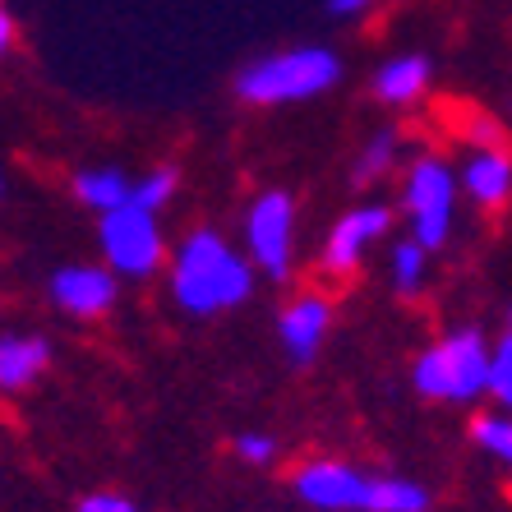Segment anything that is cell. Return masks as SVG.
<instances>
[{"mask_svg":"<svg viewBox=\"0 0 512 512\" xmlns=\"http://www.w3.org/2000/svg\"><path fill=\"white\" fill-rule=\"evenodd\" d=\"M250 263L231 250L217 231H194L176 254V268H171V296H176L180 310L190 314H217L231 310L250 296Z\"/></svg>","mask_w":512,"mask_h":512,"instance_id":"obj_1","label":"cell"},{"mask_svg":"<svg viewBox=\"0 0 512 512\" xmlns=\"http://www.w3.org/2000/svg\"><path fill=\"white\" fill-rule=\"evenodd\" d=\"M296 494L310 508L323 512H425L429 494L416 480H393V476H365L356 466L342 462H310L300 466Z\"/></svg>","mask_w":512,"mask_h":512,"instance_id":"obj_2","label":"cell"},{"mask_svg":"<svg viewBox=\"0 0 512 512\" xmlns=\"http://www.w3.org/2000/svg\"><path fill=\"white\" fill-rule=\"evenodd\" d=\"M342 79V60L328 47H291L277 56H263L245 65L236 79V93L254 107H277V102H305L319 97Z\"/></svg>","mask_w":512,"mask_h":512,"instance_id":"obj_3","label":"cell"},{"mask_svg":"<svg viewBox=\"0 0 512 512\" xmlns=\"http://www.w3.org/2000/svg\"><path fill=\"white\" fill-rule=\"evenodd\" d=\"M489 360L494 351L485 346V337L476 328H457L416 360V388L443 402H471L489 388Z\"/></svg>","mask_w":512,"mask_h":512,"instance_id":"obj_4","label":"cell"},{"mask_svg":"<svg viewBox=\"0 0 512 512\" xmlns=\"http://www.w3.org/2000/svg\"><path fill=\"white\" fill-rule=\"evenodd\" d=\"M102 254L116 273L125 277H148L162 263V231H157V213L125 203L116 213H102Z\"/></svg>","mask_w":512,"mask_h":512,"instance_id":"obj_5","label":"cell"},{"mask_svg":"<svg viewBox=\"0 0 512 512\" xmlns=\"http://www.w3.org/2000/svg\"><path fill=\"white\" fill-rule=\"evenodd\" d=\"M453 194L457 180L453 171L434 162V157H420L411 176H406V213H411V227H416V240L425 250H439L448 240V227H453Z\"/></svg>","mask_w":512,"mask_h":512,"instance_id":"obj_6","label":"cell"},{"mask_svg":"<svg viewBox=\"0 0 512 512\" xmlns=\"http://www.w3.org/2000/svg\"><path fill=\"white\" fill-rule=\"evenodd\" d=\"M291 222H296V208L286 194H259L245 217V240H250V254L259 259V268L268 277H286L291 268Z\"/></svg>","mask_w":512,"mask_h":512,"instance_id":"obj_7","label":"cell"},{"mask_svg":"<svg viewBox=\"0 0 512 512\" xmlns=\"http://www.w3.org/2000/svg\"><path fill=\"white\" fill-rule=\"evenodd\" d=\"M388 231V208H379V203H365V208H351V213L342 217L333 227V236H328V268H337V273H346V268H356L360 254L370 250L374 240Z\"/></svg>","mask_w":512,"mask_h":512,"instance_id":"obj_8","label":"cell"},{"mask_svg":"<svg viewBox=\"0 0 512 512\" xmlns=\"http://www.w3.org/2000/svg\"><path fill=\"white\" fill-rule=\"evenodd\" d=\"M51 296H56L60 310L79 314V319H93V314L111 310L116 277L102 273V268H60V273L51 277Z\"/></svg>","mask_w":512,"mask_h":512,"instance_id":"obj_9","label":"cell"},{"mask_svg":"<svg viewBox=\"0 0 512 512\" xmlns=\"http://www.w3.org/2000/svg\"><path fill=\"white\" fill-rule=\"evenodd\" d=\"M328 323H333V310H328L319 296L296 300V305L282 314V323H277V333H282V346L291 351V360H300V365L314 360V351L323 346V333H328Z\"/></svg>","mask_w":512,"mask_h":512,"instance_id":"obj_10","label":"cell"},{"mask_svg":"<svg viewBox=\"0 0 512 512\" xmlns=\"http://www.w3.org/2000/svg\"><path fill=\"white\" fill-rule=\"evenodd\" d=\"M51 365V346L42 337H5L0 342V388H24Z\"/></svg>","mask_w":512,"mask_h":512,"instance_id":"obj_11","label":"cell"},{"mask_svg":"<svg viewBox=\"0 0 512 512\" xmlns=\"http://www.w3.org/2000/svg\"><path fill=\"white\" fill-rule=\"evenodd\" d=\"M462 185H466V194H471L476 203L508 199V190H512V162H508V157H499V153L471 157V162H466V171H462Z\"/></svg>","mask_w":512,"mask_h":512,"instance_id":"obj_12","label":"cell"},{"mask_svg":"<svg viewBox=\"0 0 512 512\" xmlns=\"http://www.w3.org/2000/svg\"><path fill=\"white\" fill-rule=\"evenodd\" d=\"M429 84V60L425 56H397L374 74V93L383 102H411L420 97V88Z\"/></svg>","mask_w":512,"mask_h":512,"instance_id":"obj_13","label":"cell"},{"mask_svg":"<svg viewBox=\"0 0 512 512\" xmlns=\"http://www.w3.org/2000/svg\"><path fill=\"white\" fill-rule=\"evenodd\" d=\"M74 194H79L88 208H97V213H116V208H125V203L134 199V180L116 167L84 171V176L74 180Z\"/></svg>","mask_w":512,"mask_h":512,"instance_id":"obj_14","label":"cell"},{"mask_svg":"<svg viewBox=\"0 0 512 512\" xmlns=\"http://www.w3.org/2000/svg\"><path fill=\"white\" fill-rule=\"evenodd\" d=\"M425 245L420 240H406V245H397L393 250V282L397 291H416L420 282H425Z\"/></svg>","mask_w":512,"mask_h":512,"instance_id":"obj_15","label":"cell"},{"mask_svg":"<svg viewBox=\"0 0 512 512\" xmlns=\"http://www.w3.org/2000/svg\"><path fill=\"white\" fill-rule=\"evenodd\" d=\"M476 443L499 462L512 466V420L508 416H480L476 420Z\"/></svg>","mask_w":512,"mask_h":512,"instance_id":"obj_16","label":"cell"},{"mask_svg":"<svg viewBox=\"0 0 512 512\" xmlns=\"http://www.w3.org/2000/svg\"><path fill=\"white\" fill-rule=\"evenodd\" d=\"M489 393L499 397V406L512 411V333L494 346V360H489Z\"/></svg>","mask_w":512,"mask_h":512,"instance_id":"obj_17","label":"cell"},{"mask_svg":"<svg viewBox=\"0 0 512 512\" xmlns=\"http://www.w3.org/2000/svg\"><path fill=\"white\" fill-rule=\"evenodd\" d=\"M171 194H176V171H153V176L134 180V199L130 203H139V208L157 213V208H162Z\"/></svg>","mask_w":512,"mask_h":512,"instance_id":"obj_18","label":"cell"},{"mask_svg":"<svg viewBox=\"0 0 512 512\" xmlns=\"http://www.w3.org/2000/svg\"><path fill=\"white\" fill-rule=\"evenodd\" d=\"M388 162H393V134H379V139L360 153L356 162V180H379L383 171H388Z\"/></svg>","mask_w":512,"mask_h":512,"instance_id":"obj_19","label":"cell"},{"mask_svg":"<svg viewBox=\"0 0 512 512\" xmlns=\"http://www.w3.org/2000/svg\"><path fill=\"white\" fill-rule=\"evenodd\" d=\"M236 448L245 462H273V453H277V443L268 439V434H240Z\"/></svg>","mask_w":512,"mask_h":512,"instance_id":"obj_20","label":"cell"},{"mask_svg":"<svg viewBox=\"0 0 512 512\" xmlns=\"http://www.w3.org/2000/svg\"><path fill=\"white\" fill-rule=\"evenodd\" d=\"M79 512H139L130 499H120V494H93V499L79 503Z\"/></svg>","mask_w":512,"mask_h":512,"instance_id":"obj_21","label":"cell"},{"mask_svg":"<svg viewBox=\"0 0 512 512\" xmlns=\"http://www.w3.org/2000/svg\"><path fill=\"white\" fill-rule=\"evenodd\" d=\"M365 5H370V0H328V10L342 14V19H346V14H360Z\"/></svg>","mask_w":512,"mask_h":512,"instance_id":"obj_22","label":"cell"},{"mask_svg":"<svg viewBox=\"0 0 512 512\" xmlns=\"http://www.w3.org/2000/svg\"><path fill=\"white\" fill-rule=\"evenodd\" d=\"M10 42H14V19L0 14V47H10Z\"/></svg>","mask_w":512,"mask_h":512,"instance_id":"obj_23","label":"cell"},{"mask_svg":"<svg viewBox=\"0 0 512 512\" xmlns=\"http://www.w3.org/2000/svg\"><path fill=\"white\" fill-rule=\"evenodd\" d=\"M508 319H512V314H508Z\"/></svg>","mask_w":512,"mask_h":512,"instance_id":"obj_24","label":"cell"}]
</instances>
